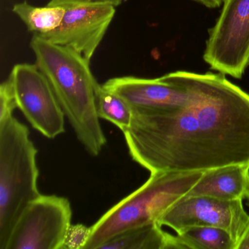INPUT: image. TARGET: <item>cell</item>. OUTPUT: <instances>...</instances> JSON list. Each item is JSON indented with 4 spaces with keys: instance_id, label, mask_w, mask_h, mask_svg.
Here are the masks:
<instances>
[{
    "instance_id": "obj_2",
    "label": "cell",
    "mask_w": 249,
    "mask_h": 249,
    "mask_svg": "<svg viewBox=\"0 0 249 249\" xmlns=\"http://www.w3.org/2000/svg\"><path fill=\"white\" fill-rule=\"evenodd\" d=\"M30 46L36 65L50 83L77 139L90 155H100L107 139L96 106L101 85L91 72L90 62L72 49L36 35Z\"/></svg>"
},
{
    "instance_id": "obj_6",
    "label": "cell",
    "mask_w": 249,
    "mask_h": 249,
    "mask_svg": "<svg viewBox=\"0 0 249 249\" xmlns=\"http://www.w3.org/2000/svg\"><path fill=\"white\" fill-rule=\"evenodd\" d=\"M72 215L68 198L40 195L18 218L5 249H62Z\"/></svg>"
},
{
    "instance_id": "obj_18",
    "label": "cell",
    "mask_w": 249,
    "mask_h": 249,
    "mask_svg": "<svg viewBox=\"0 0 249 249\" xmlns=\"http://www.w3.org/2000/svg\"><path fill=\"white\" fill-rule=\"evenodd\" d=\"M123 0H51L49 5H56L58 3L64 2H105V3L111 4L114 6L118 7L122 4Z\"/></svg>"
},
{
    "instance_id": "obj_9",
    "label": "cell",
    "mask_w": 249,
    "mask_h": 249,
    "mask_svg": "<svg viewBox=\"0 0 249 249\" xmlns=\"http://www.w3.org/2000/svg\"><path fill=\"white\" fill-rule=\"evenodd\" d=\"M52 5L65 8L62 24L54 31L39 37L72 49L90 62L113 21L116 7L94 2H64Z\"/></svg>"
},
{
    "instance_id": "obj_8",
    "label": "cell",
    "mask_w": 249,
    "mask_h": 249,
    "mask_svg": "<svg viewBox=\"0 0 249 249\" xmlns=\"http://www.w3.org/2000/svg\"><path fill=\"white\" fill-rule=\"evenodd\" d=\"M177 234L192 227H213L230 233L237 245L249 223L243 200H221L209 196H183L157 221Z\"/></svg>"
},
{
    "instance_id": "obj_4",
    "label": "cell",
    "mask_w": 249,
    "mask_h": 249,
    "mask_svg": "<svg viewBox=\"0 0 249 249\" xmlns=\"http://www.w3.org/2000/svg\"><path fill=\"white\" fill-rule=\"evenodd\" d=\"M37 150L26 125L14 116L0 122V249L24 210L41 195Z\"/></svg>"
},
{
    "instance_id": "obj_10",
    "label": "cell",
    "mask_w": 249,
    "mask_h": 249,
    "mask_svg": "<svg viewBox=\"0 0 249 249\" xmlns=\"http://www.w3.org/2000/svg\"><path fill=\"white\" fill-rule=\"evenodd\" d=\"M103 87L118 94L132 108L155 109L181 106L188 92L181 86L160 77L154 79L135 76L117 77Z\"/></svg>"
},
{
    "instance_id": "obj_11",
    "label": "cell",
    "mask_w": 249,
    "mask_h": 249,
    "mask_svg": "<svg viewBox=\"0 0 249 249\" xmlns=\"http://www.w3.org/2000/svg\"><path fill=\"white\" fill-rule=\"evenodd\" d=\"M249 195V166L229 165L204 172L186 196H209L221 200H243Z\"/></svg>"
},
{
    "instance_id": "obj_7",
    "label": "cell",
    "mask_w": 249,
    "mask_h": 249,
    "mask_svg": "<svg viewBox=\"0 0 249 249\" xmlns=\"http://www.w3.org/2000/svg\"><path fill=\"white\" fill-rule=\"evenodd\" d=\"M8 78L18 108L34 129L49 139L65 132V115L46 77L36 65L18 64Z\"/></svg>"
},
{
    "instance_id": "obj_5",
    "label": "cell",
    "mask_w": 249,
    "mask_h": 249,
    "mask_svg": "<svg viewBox=\"0 0 249 249\" xmlns=\"http://www.w3.org/2000/svg\"><path fill=\"white\" fill-rule=\"evenodd\" d=\"M203 59L211 70L240 79L249 65V0H225L210 29Z\"/></svg>"
},
{
    "instance_id": "obj_19",
    "label": "cell",
    "mask_w": 249,
    "mask_h": 249,
    "mask_svg": "<svg viewBox=\"0 0 249 249\" xmlns=\"http://www.w3.org/2000/svg\"><path fill=\"white\" fill-rule=\"evenodd\" d=\"M249 249V223L245 230L244 232L242 234L239 241L236 245V249Z\"/></svg>"
},
{
    "instance_id": "obj_3",
    "label": "cell",
    "mask_w": 249,
    "mask_h": 249,
    "mask_svg": "<svg viewBox=\"0 0 249 249\" xmlns=\"http://www.w3.org/2000/svg\"><path fill=\"white\" fill-rule=\"evenodd\" d=\"M204 172L151 173L141 187L112 207L91 226L84 249H99L121 233L157 222L172 205L194 187Z\"/></svg>"
},
{
    "instance_id": "obj_17",
    "label": "cell",
    "mask_w": 249,
    "mask_h": 249,
    "mask_svg": "<svg viewBox=\"0 0 249 249\" xmlns=\"http://www.w3.org/2000/svg\"><path fill=\"white\" fill-rule=\"evenodd\" d=\"M17 100L9 78L0 86V122L13 116L14 110L17 108Z\"/></svg>"
},
{
    "instance_id": "obj_20",
    "label": "cell",
    "mask_w": 249,
    "mask_h": 249,
    "mask_svg": "<svg viewBox=\"0 0 249 249\" xmlns=\"http://www.w3.org/2000/svg\"><path fill=\"white\" fill-rule=\"evenodd\" d=\"M208 8H217L224 4L225 0H192Z\"/></svg>"
},
{
    "instance_id": "obj_21",
    "label": "cell",
    "mask_w": 249,
    "mask_h": 249,
    "mask_svg": "<svg viewBox=\"0 0 249 249\" xmlns=\"http://www.w3.org/2000/svg\"><path fill=\"white\" fill-rule=\"evenodd\" d=\"M247 199H249V196H248Z\"/></svg>"
},
{
    "instance_id": "obj_13",
    "label": "cell",
    "mask_w": 249,
    "mask_h": 249,
    "mask_svg": "<svg viewBox=\"0 0 249 249\" xmlns=\"http://www.w3.org/2000/svg\"><path fill=\"white\" fill-rule=\"evenodd\" d=\"M173 249H236V243L226 230L199 226L173 236Z\"/></svg>"
},
{
    "instance_id": "obj_15",
    "label": "cell",
    "mask_w": 249,
    "mask_h": 249,
    "mask_svg": "<svg viewBox=\"0 0 249 249\" xmlns=\"http://www.w3.org/2000/svg\"><path fill=\"white\" fill-rule=\"evenodd\" d=\"M97 114L100 119L111 122L122 131L127 129L131 124L132 108L118 94L101 86L97 93Z\"/></svg>"
},
{
    "instance_id": "obj_1",
    "label": "cell",
    "mask_w": 249,
    "mask_h": 249,
    "mask_svg": "<svg viewBox=\"0 0 249 249\" xmlns=\"http://www.w3.org/2000/svg\"><path fill=\"white\" fill-rule=\"evenodd\" d=\"M188 99L165 108H132L124 131L129 155L151 173L249 166V94L222 73L163 75Z\"/></svg>"
},
{
    "instance_id": "obj_12",
    "label": "cell",
    "mask_w": 249,
    "mask_h": 249,
    "mask_svg": "<svg viewBox=\"0 0 249 249\" xmlns=\"http://www.w3.org/2000/svg\"><path fill=\"white\" fill-rule=\"evenodd\" d=\"M173 236L152 223L121 233L99 249H173Z\"/></svg>"
},
{
    "instance_id": "obj_16",
    "label": "cell",
    "mask_w": 249,
    "mask_h": 249,
    "mask_svg": "<svg viewBox=\"0 0 249 249\" xmlns=\"http://www.w3.org/2000/svg\"><path fill=\"white\" fill-rule=\"evenodd\" d=\"M91 234V227L71 224L67 231L62 249H84Z\"/></svg>"
},
{
    "instance_id": "obj_14",
    "label": "cell",
    "mask_w": 249,
    "mask_h": 249,
    "mask_svg": "<svg viewBox=\"0 0 249 249\" xmlns=\"http://www.w3.org/2000/svg\"><path fill=\"white\" fill-rule=\"evenodd\" d=\"M13 12L36 36H43L54 31L62 24L65 9L62 5L36 7L27 2L14 5Z\"/></svg>"
}]
</instances>
